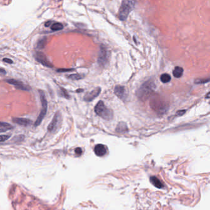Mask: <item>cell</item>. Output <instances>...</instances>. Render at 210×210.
Listing matches in <instances>:
<instances>
[{
  "mask_svg": "<svg viewBox=\"0 0 210 210\" xmlns=\"http://www.w3.org/2000/svg\"><path fill=\"white\" fill-rule=\"evenodd\" d=\"M209 82V78H208V79H197L196 80H195V81H194V83H196V84H203V83H208Z\"/></svg>",
  "mask_w": 210,
  "mask_h": 210,
  "instance_id": "obj_23",
  "label": "cell"
},
{
  "mask_svg": "<svg viewBox=\"0 0 210 210\" xmlns=\"http://www.w3.org/2000/svg\"><path fill=\"white\" fill-rule=\"evenodd\" d=\"M150 182H152V184L156 187L159 188H161L163 187V184L162 182L155 176H152L150 178Z\"/></svg>",
  "mask_w": 210,
  "mask_h": 210,
  "instance_id": "obj_14",
  "label": "cell"
},
{
  "mask_svg": "<svg viewBox=\"0 0 210 210\" xmlns=\"http://www.w3.org/2000/svg\"><path fill=\"white\" fill-rule=\"evenodd\" d=\"M13 122L19 125L24 126V127H27L31 123V121L30 120L24 118H14L13 119Z\"/></svg>",
  "mask_w": 210,
  "mask_h": 210,
  "instance_id": "obj_13",
  "label": "cell"
},
{
  "mask_svg": "<svg viewBox=\"0 0 210 210\" xmlns=\"http://www.w3.org/2000/svg\"><path fill=\"white\" fill-rule=\"evenodd\" d=\"M101 88L99 87L96 88L92 91L87 93L86 95L84 96V100L86 102H91L94 100V99L99 95V94L101 93Z\"/></svg>",
  "mask_w": 210,
  "mask_h": 210,
  "instance_id": "obj_9",
  "label": "cell"
},
{
  "mask_svg": "<svg viewBox=\"0 0 210 210\" xmlns=\"http://www.w3.org/2000/svg\"><path fill=\"white\" fill-rule=\"evenodd\" d=\"M83 76L80 74H72L68 76V78L71 79L72 80H79L83 78Z\"/></svg>",
  "mask_w": 210,
  "mask_h": 210,
  "instance_id": "obj_21",
  "label": "cell"
},
{
  "mask_svg": "<svg viewBox=\"0 0 210 210\" xmlns=\"http://www.w3.org/2000/svg\"><path fill=\"white\" fill-rule=\"evenodd\" d=\"M6 81L7 83H8L9 84H10V85H14L15 88L18 89V90H23V91H30L31 90L30 86H29L28 85H25L22 81L17 80L8 79V80H6Z\"/></svg>",
  "mask_w": 210,
  "mask_h": 210,
  "instance_id": "obj_8",
  "label": "cell"
},
{
  "mask_svg": "<svg viewBox=\"0 0 210 210\" xmlns=\"http://www.w3.org/2000/svg\"><path fill=\"white\" fill-rule=\"evenodd\" d=\"M10 138L9 135H0V142H4Z\"/></svg>",
  "mask_w": 210,
  "mask_h": 210,
  "instance_id": "obj_24",
  "label": "cell"
},
{
  "mask_svg": "<svg viewBox=\"0 0 210 210\" xmlns=\"http://www.w3.org/2000/svg\"><path fill=\"white\" fill-rule=\"evenodd\" d=\"M51 23H52V21L49 20V21H48V22H46L45 23V27H49V26H50V25L51 24Z\"/></svg>",
  "mask_w": 210,
  "mask_h": 210,
  "instance_id": "obj_29",
  "label": "cell"
},
{
  "mask_svg": "<svg viewBox=\"0 0 210 210\" xmlns=\"http://www.w3.org/2000/svg\"><path fill=\"white\" fill-rule=\"evenodd\" d=\"M38 92L40 94V101L41 103V109L37 119L35 121V123L34 124L35 127H38L41 123L42 121L43 120L46 114L47 110H48V101L46 100L45 92L43 90H39Z\"/></svg>",
  "mask_w": 210,
  "mask_h": 210,
  "instance_id": "obj_3",
  "label": "cell"
},
{
  "mask_svg": "<svg viewBox=\"0 0 210 210\" xmlns=\"http://www.w3.org/2000/svg\"><path fill=\"white\" fill-rule=\"evenodd\" d=\"M150 106L155 112L159 113H165L168 109V106L166 102L163 101L161 98L157 96L152 97L150 101Z\"/></svg>",
  "mask_w": 210,
  "mask_h": 210,
  "instance_id": "obj_5",
  "label": "cell"
},
{
  "mask_svg": "<svg viewBox=\"0 0 210 210\" xmlns=\"http://www.w3.org/2000/svg\"><path fill=\"white\" fill-rule=\"evenodd\" d=\"M135 1H123L118 12V18L121 20H126L127 19L128 15L134 7Z\"/></svg>",
  "mask_w": 210,
  "mask_h": 210,
  "instance_id": "obj_4",
  "label": "cell"
},
{
  "mask_svg": "<svg viewBox=\"0 0 210 210\" xmlns=\"http://www.w3.org/2000/svg\"><path fill=\"white\" fill-rule=\"evenodd\" d=\"M94 111H95L96 113L98 116L106 120H110L112 119L113 116L112 110L108 108L106 106V105L104 104V102L101 101H99L96 104L95 108H94Z\"/></svg>",
  "mask_w": 210,
  "mask_h": 210,
  "instance_id": "obj_2",
  "label": "cell"
},
{
  "mask_svg": "<svg viewBox=\"0 0 210 210\" xmlns=\"http://www.w3.org/2000/svg\"><path fill=\"white\" fill-rule=\"evenodd\" d=\"M3 61L4 62H6V63H8V64H13V61L11 59H8V58H4L3 59Z\"/></svg>",
  "mask_w": 210,
  "mask_h": 210,
  "instance_id": "obj_26",
  "label": "cell"
},
{
  "mask_svg": "<svg viewBox=\"0 0 210 210\" xmlns=\"http://www.w3.org/2000/svg\"><path fill=\"white\" fill-rule=\"evenodd\" d=\"M114 92L118 97H119L122 100H124L127 97V90L125 87L121 85H117L115 86Z\"/></svg>",
  "mask_w": 210,
  "mask_h": 210,
  "instance_id": "obj_10",
  "label": "cell"
},
{
  "mask_svg": "<svg viewBox=\"0 0 210 210\" xmlns=\"http://www.w3.org/2000/svg\"><path fill=\"white\" fill-rule=\"evenodd\" d=\"M35 58L37 60L39 63L43 65L48 67V68H52L53 65L50 62V61L48 60V58H47L46 56L44 53L42 52H36L35 54Z\"/></svg>",
  "mask_w": 210,
  "mask_h": 210,
  "instance_id": "obj_7",
  "label": "cell"
},
{
  "mask_svg": "<svg viewBox=\"0 0 210 210\" xmlns=\"http://www.w3.org/2000/svg\"><path fill=\"white\" fill-rule=\"evenodd\" d=\"M59 118H60V113L59 112H57L54 115L53 118H52L51 123L48 125V131H49V132H53V131H55V129L57 127V124H58Z\"/></svg>",
  "mask_w": 210,
  "mask_h": 210,
  "instance_id": "obj_11",
  "label": "cell"
},
{
  "mask_svg": "<svg viewBox=\"0 0 210 210\" xmlns=\"http://www.w3.org/2000/svg\"><path fill=\"white\" fill-rule=\"evenodd\" d=\"M74 70L73 69H59L57 70V72H67Z\"/></svg>",
  "mask_w": 210,
  "mask_h": 210,
  "instance_id": "obj_25",
  "label": "cell"
},
{
  "mask_svg": "<svg viewBox=\"0 0 210 210\" xmlns=\"http://www.w3.org/2000/svg\"><path fill=\"white\" fill-rule=\"evenodd\" d=\"M47 42V38L46 36L40 38L36 43V48L38 49H43L45 48V47L46 45Z\"/></svg>",
  "mask_w": 210,
  "mask_h": 210,
  "instance_id": "obj_15",
  "label": "cell"
},
{
  "mask_svg": "<svg viewBox=\"0 0 210 210\" xmlns=\"http://www.w3.org/2000/svg\"><path fill=\"white\" fill-rule=\"evenodd\" d=\"M186 112V111L185 110H180V111H178V112H177V115H178V116H181V115H182L184 114Z\"/></svg>",
  "mask_w": 210,
  "mask_h": 210,
  "instance_id": "obj_28",
  "label": "cell"
},
{
  "mask_svg": "<svg viewBox=\"0 0 210 210\" xmlns=\"http://www.w3.org/2000/svg\"><path fill=\"white\" fill-rule=\"evenodd\" d=\"M127 130H128L127 124L124 122L119 123V124H118L117 127L116 128V131L118 133L125 132V131H127Z\"/></svg>",
  "mask_w": 210,
  "mask_h": 210,
  "instance_id": "obj_18",
  "label": "cell"
},
{
  "mask_svg": "<svg viewBox=\"0 0 210 210\" xmlns=\"http://www.w3.org/2000/svg\"><path fill=\"white\" fill-rule=\"evenodd\" d=\"M61 94H62V95L63 97H64L65 98H66L67 99H69L70 97V96H69V94H68L67 91L65 90V89L62 88H61Z\"/></svg>",
  "mask_w": 210,
  "mask_h": 210,
  "instance_id": "obj_22",
  "label": "cell"
},
{
  "mask_svg": "<svg viewBox=\"0 0 210 210\" xmlns=\"http://www.w3.org/2000/svg\"><path fill=\"white\" fill-rule=\"evenodd\" d=\"M83 90H80V89H79V90H76L77 92H83Z\"/></svg>",
  "mask_w": 210,
  "mask_h": 210,
  "instance_id": "obj_31",
  "label": "cell"
},
{
  "mask_svg": "<svg viewBox=\"0 0 210 210\" xmlns=\"http://www.w3.org/2000/svg\"><path fill=\"white\" fill-rule=\"evenodd\" d=\"M64 29V25L60 22H55L52 24L51 26V29L52 31H59Z\"/></svg>",
  "mask_w": 210,
  "mask_h": 210,
  "instance_id": "obj_19",
  "label": "cell"
},
{
  "mask_svg": "<svg viewBox=\"0 0 210 210\" xmlns=\"http://www.w3.org/2000/svg\"><path fill=\"white\" fill-rule=\"evenodd\" d=\"M94 152L97 156H102L107 153V149L104 145L97 144L94 148Z\"/></svg>",
  "mask_w": 210,
  "mask_h": 210,
  "instance_id": "obj_12",
  "label": "cell"
},
{
  "mask_svg": "<svg viewBox=\"0 0 210 210\" xmlns=\"http://www.w3.org/2000/svg\"><path fill=\"white\" fill-rule=\"evenodd\" d=\"M109 56L110 55L106 47L104 45H101L98 57L99 64L102 66L106 65L108 60H109Z\"/></svg>",
  "mask_w": 210,
  "mask_h": 210,
  "instance_id": "obj_6",
  "label": "cell"
},
{
  "mask_svg": "<svg viewBox=\"0 0 210 210\" xmlns=\"http://www.w3.org/2000/svg\"><path fill=\"white\" fill-rule=\"evenodd\" d=\"M75 153H76L77 155H80L81 154V153H82V150H81V149L80 148V147L76 148V149H75Z\"/></svg>",
  "mask_w": 210,
  "mask_h": 210,
  "instance_id": "obj_27",
  "label": "cell"
},
{
  "mask_svg": "<svg viewBox=\"0 0 210 210\" xmlns=\"http://www.w3.org/2000/svg\"><path fill=\"white\" fill-rule=\"evenodd\" d=\"M171 76L169 74H168V73H163V74L161 75V76H160V80L163 83H169L171 81Z\"/></svg>",
  "mask_w": 210,
  "mask_h": 210,
  "instance_id": "obj_20",
  "label": "cell"
},
{
  "mask_svg": "<svg viewBox=\"0 0 210 210\" xmlns=\"http://www.w3.org/2000/svg\"><path fill=\"white\" fill-rule=\"evenodd\" d=\"M155 88L154 82L150 80L143 83L136 92L138 97L141 101H145L150 97Z\"/></svg>",
  "mask_w": 210,
  "mask_h": 210,
  "instance_id": "obj_1",
  "label": "cell"
},
{
  "mask_svg": "<svg viewBox=\"0 0 210 210\" xmlns=\"http://www.w3.org/2000/svg\"><path fill=\"white\" fill-rule=\"evenodd\" d=\"M0 132H4L9 129H13V127L10 124L6 122H0Z\"/></svg>",
  "mask_w": 210,
  "mask_h": 210,
  "instance_id": "obj_17",
  "label": "cell"
},
{
  "mask_svg": "<svg viewBox=\"0 0 210 210\" xmlns=\"http://www.w3.org/2000/svg\"><path fill=\"white\" fill-rule=\"evenodd\" d=\"M0 73H4V74H6V72L5 71L4 69H1V68H0Z\"/></svg>",
  "mask_w": 210,
  "mask_h": 210,
  "instance_id": "obj_30",
  "label": "cell"
},
{
  "mask_svg": "<svg viewBox=\"0 0 210 210\" xmlns=\"http://www.w3.org/2000/svg\"><path fill=\"white\" fill-rule=\"evenodd\" d=\"M183 72H184V70L181 67H179V66H177L175 68L174 70H173L172 74H173V75H174L175 77H176L177 78H179L182 76Z\"/></svg>",
  "mask_w": 210,
  "mask_h": 210,
  "instance_id": "obj_16",
  "label": "cell"
}]
</instances>
